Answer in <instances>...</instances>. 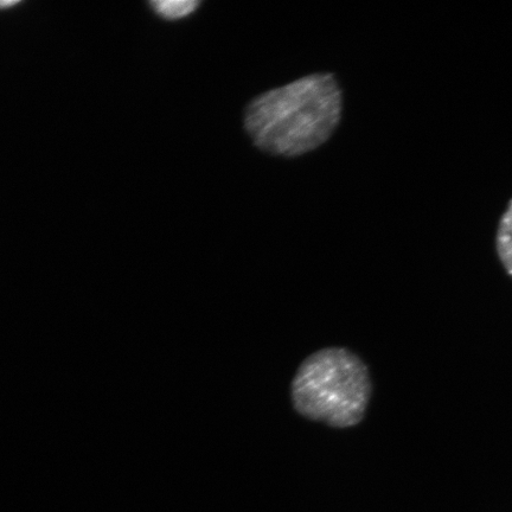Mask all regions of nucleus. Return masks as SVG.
<instances>
[{
    "mask_svg": "<svg viewBox=\"0 0 512 512\" xmlns=\"http://www.w3.org/2000/svg\"><path fill=\"white\" fill-rule=\"evenodd\" d=\"M371 395L366 364L351 351L324 349L307 357L292 383L294 408L305 418L347 428L360 424Z\"/></svg>",
    "mask_w": 512,
    "mask_h": 512,
    "instance_id": "obj_2",
    "label": "nucleus"
},
{
    "mask_svg": "<svg viewBox=\"0 0 512 512\" xmlns=\"http://www.w3.org/2000/svg\"><path fill=\"white\" fill-rule=\"evenodd\" d=\"M18 4L19 2H17V0H2V2H0V10L11 9Z\"/></svg>",
    "mask_w": 512,
    "mask_h": 512,
    "instance_id": "obj_5",
    "label": "nucleus"
},
{
    "mask_svg": "<svg viewBox=\"0 0 512 512\" xmlns=\"http://www.w3.org/2000/svg\"><path fill=\"white\" fill-rule=\"evenodd\" d=\"M342 93L334 76H307L248 106L245 125L260 150L296 157L317 149L341 120Z\"/></svg>",
    "mask_w": 512,
    "mask_h": 512,
    "instance_id": "obj_1",
    "label": "nucleus"
},
{
    "mask_svg": "<svg viewBox=\"0 0 512 512\" xmlns=\"http://www.w3.org/2000/svg\"><path fill=\"white\" fill-rule=\"evenodd\" d=\"M496 245L499 259L512 278V200L499 223Z\"/></svg>",
    "mask_w": 512,
    "mask_h": 512,
    "instance_id": "obj_3",
    "label": "nucleus"
},
{
    "mask_svg": "<svg viewBox=\"0 0 512 512\" xmlns=\"http://www.w3.org/2000/svg\"><path fill=\"white\" fill-rule=\"evenodd\" d=\"M151 9L165 21H178L195 12L200 3L196 0H157L151 2Z\"/></svg>",
    "mask_w": 512,
    "mask_h": 512,
    "instance_id": "obj_4",
    "label": "nucleus"
}]
</instances>
